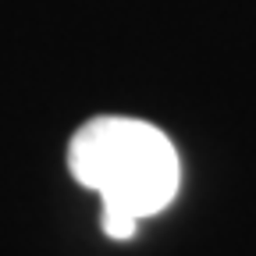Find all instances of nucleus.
Wrapping results in <instances>:
<instances>
[{"mask_svg": "<svg viewBox=\"0 0 256 256\" xmlns=\"http://www.w3.org/2000/svg\"><path fill=\"white\" fill-rule=\"evenodd\" d=\"M68 171L104 200L100 224L118 242L132 238L142 217L168 210L182 182L174 142L156 124L121 114L92 118L72 136Z\"/></svg>", "mask_w": 256, "mask_h": 256, "instance_id": "obj_1", "label": "nucleus"}]
</instances>
